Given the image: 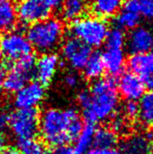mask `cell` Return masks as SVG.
<instances>
[{
    "mask_svg": "<svg viewBox=\"0 0 153 154\" xmlns=\"http://www.w3.org/2000/svg\"><path fill=\"white\" fill-rule=\"evenodd\" d=\"M117 86L111 78H99L90 90H82L77 95V103L82 108L87 123L95 124L112 119L119 106Z\"/></svg>",
    "mask_w": 153,
    "mask_h": 154,
    "instance_id": "cell-1",
    "label": "cell"
},
{
    "mask_svg": "<svg viewBox=\"0 0 153 154\" xmlns=\"http://www.w3.org/2000/svg\"><path fill=\"white\" fill-rule=\"evenodd\" d=\"M82 128L81 117L73 107L48 108L40 115L39 133L44 143L51 146L74 141Z\"/></svg>",
    "mask_w": 153,
    "mask_h": 154,
    "instance_id": "cell-2",
    "label": "cell"
},
{
    "mask_svg": "<svg viewBox=\"0 0 153 154\" xmlns=\"http://www.w3.org/2000/svg\"><path fill=\"white\" fill-rule=\"evenodd\" d=\"M26 37L30 45L41 53H50L62 43L64 35V26L57 18H47L29 26Z\"/></svg>",
    "mask_w": 153,
    "mask_h": 154,
    "instance_id": "cell-3",
    "label": "cell"
},
{
    "mask_svg": "<svg viewBox=\"0 0 153 154\" xmlns=\"http://www.w3.org/2000/svg\"><path fill=\"white\" fill-rule=\"evenodd\" d=\"M109 28L103 18L96 16H83L72 23V37L90 48H98L104 44Z\"/></svg>",
    "mask_w": 153,
    "mask_h": 154,
    "instance_id": "cell-4",
    "label": "cell"
},
{
    "mask_svg": "<svg viewBox=\"0 0 153 154\" xmlns=\"http://www.w3.org/2000/svg\"><path fill=\"white\" fill-rule=\"evenodd\" d=\"M39 121L36 108H17L9 115V128L18 140L30 139L39 133Z\"/></svg>",
    "mask_w": 153,
    "mask_h": 154,
    "instance_id": "cell-5",
    "label": "cell"
},
{
    "mask_svg": "<svg viewBox=\"0 0 153 154\" xmlns=\"http://www.w3.org/2000/svg\"><path fill=\"white\" fill-rule=\"evenodd\" d=\"M32 47L26 35L20 30H8L0 36V59L15 63L29 54Z\"/></svg>",
    "mask_w": 153,
    "mask_h": 154,
    "instance_id": "cell-6",
    "label": "cell"
},
{
    "mask_svg": "<svg viewBox=\"0 0 153 154\" xmlns=\"http://www.w3.org/2000/svg\"><path fill=\"white\" fill-rule=\"evenodd\" d=\"M36 59L34 55L29 54L15 62L9 72L4 77L3 89L9 94H15L34 75Z\"/></svg>",
    "mask_w": 153,
    "mask_h": 154,
    "instance_id": "cell-7",
    "label": "cell"
},
{
    "mask_svg": "<svg viewBox=\"0 0 153 154\" xmlns=\"http://www.w3.org/2000/svg\"><path fill=\"white\" fill-rule=\"evenodd\" d=\"M51 10L44 0H21L16 6L17 20L26 26L49 18Z\"/></svg>",
    "mask_w": 153,
    "mask_h": 154,
    "instance_id": "cell-8",
    "label": "cell"
},
{
    "mask_svg": "<svg viewBox=\"0 0 153 154\" xmlns=\"http://www.w3.org/2000/svg\"><path fill=\"white\" fill-rule=\"evenodd\" d=\"M62 54L64 60L74 69H83L92 54V50L86 44L74 37L67 38L62 47Z\"/></svg>",
    "mask_w": 153,
    "mask_h": 154,
    "instance_id": "cell-9",
    "label": "cell"
},
{
    "mask_svg": "<svg viewBox=\"0 0 153 154\" xmlns=\"http://www.w3.org/2000/svg\"><path fill=\"white\" fill-rule=\"evenodd\" d=\"M14 95L13 103L16 108H36L45 97V88L38 81H32L27 82Z\"/></svg>",
    "mask_w": 153,
    "mask_h": 154,
    "instance_id": "cell-10",
    "label": "cell"
},
{
    "mask_svg": "<svg viewBox=\"0 0 153 154\" xmlns=\"http://www.w3.org/2000/svg\"><path fill=\"white\" fill-rule=\"evenodd\" d=\"M125 45L131 55L144 54L152 51L153 28L145 26H138L128 34Z\"/></svg>",
    "mask_w": 153,
    "mask_h": 154,
    "instance_id": "cell-11",
    "label": "cell"
},
{
    "mask_svg": "<svg viewBox=\"0 0 153 154\" xmlns=\"http://www.w3.org/2000/svg\"><path fill=\"white\" fill-rule=\"evenodd\" d=\"M116 86L118 93L127 102H136L145 93L146 85L134 72L128 71L120 75Z\"/></svg>",
    "mask_w": 153,
    "mask_h": 154,
    "instance_id": "cell-12",
    "label": "cell"
},
{
    "mask_svg": "<svg viewBox=\"0 0 153 154\" xmlns=\"http://www.w3.org/2000/svg\"><path fill=\"white\" fill-rule=\"evenodd\" d=\"M142 21L138 0H126L123 2L118 13L115 15V27L120 29L132 30L139 26Z\"/></svg>",
    "mask_w": 153,
    "mask_h": 154,
    "instance_id": "cell-13",
    "label": "cell"
},
{
    "mask_svg": "<svg viewBox=\"0 0 153 154\" xmlns=\"http://www.w3.org/2000/svg\"><path fill=\"white\" fill-rule=\"evenodd\" d=\"M122 154H150L153 151L151 133H135L125 137L121 143Z\"/></svg>",
    "mask_w": 153,
    "mask_h": 154,
    "instance_id": "cell-14",
    "label": "cell"
},
{
    "mask_svg": "<svg viewBox=\"0 0 153 154\" xmlns=\"http://www.w3.org/2000/svg\"><path fill=\"white\" fill-rule=\"evenodd\" d=\"M128 64L131 71L138 75L144 84L153 87V50L144 54L132 55Z\"/></svg>",
    "mask_w": 153,
    "mask_h": 154,
    "instance_id": "cell-15",
    "label": "cell"
},
{
    "mask_svg": "<svg viewBox=\"0 0 153 154\" xmlns=\"http://www.w3.org/2000/svg\"><path fill=\"white\" fill-rule=\"evenodd\" d=\"M60 66L59 57L54 53H44L38 60H36L34 75L38 82L42 85L49 84L54 78Z\"/></svg>",
    "mask_w": 153,
    "mask_h": 154,
    "instance_id": "cell-16",
    "label": "cell"
},
{
    "mask_svg": "<svg viewBox=\"0 0 153 154\" xmlns=\"http://www.w3.org/2000/svg\"><path fill=\"white\" fill-rule=\"evenodd\" d=\"M103 62L104 69L111 75H119L123 72L126 64V55L121 48L106 47V50L100 54Z\"/></svg>",
    "mask_w": 153,
    "mask_h": 154,
    "instance_id": "cell-17",
    "label": "cell"
},
{
    "mask_svg": "<svg viewBox=\"0 0 153 154\" xmlns=\"http://www.w3.org/2000/svg\"><path fill=\"white\" fill-rule=\"evenodd\" d=\"M139 100V111L136 120L143 127H153V89L149 92L144 93Z\"/></svg>",
    "mask_w": 153,
    "mask_h": 154,
    "instance_id": "cell-18",
    "label": "cell"
},
{
    "mask_svg": "<svg viewBox=\"0 0 153 154\" xmlns=\"http://www.w3.org/2000/svg\"><path fill=\"white\" fill-rule=\"evenodd\" d=\"M92 11L96 17L111 18L118 13L123 0H89Z\"/></svg>",
    "mask_w": 153,
    "mask_h": 154,
    "instance_id": "cell-19",
    "label": "cell"
},
{
    "mask_svg": "<svg viewBox=\"0 0 153 154\" xmlns=\"http://www.w3.org/2000/svg\"><path fill=\"white\" fill-rule=\"evenodd\" d=\"M61 8V16L66 22L73 23L84 16L87 9L86 0H64Z\"/></svg>",
    "mask_w": 153,
    "mask_h": 154,
    "instance_id": "cell-20",
    "label": "cell"
},
{
    "mask_svg": "<svg viewBox=\"0 0 153 154\" xmlns=\"http://www.w3.org/2000/svg\"><path fill=\"white\" fill-rule=\"evenodd\" d=\"M17 22L16 6L9 0L0 1V32L11 30Z\"/></svg>",
    "mask_w": 153,
    "mask_h": 154,
    "instance_id": "cell-21",
    "label": "cell"
},
{
    "mask_svg": "<svg viewBox=\"0 0 153 154\" xmlns=\"http://www.w3.org/2000/svg\"><path fill=\"white\" fill-rule=\"evenodd\" d=\"M118 141V137L111 128L102 127L95 130L93 145L95 148H113Z\"/></svg>",
    "mask_w": 153,
    "mask_h": 154,
    "instance_id": "cell-22",
    "label": "cell"
},
{
    "mask_svg": "<svg viewBox=\"0 0 153 154\" xmlns=\"http://www.w3.org/2000/svg\"><path fill=\"white\" fill-rule=\"evenodd\" d=\"M95 127L94 124L87 123L83 125V128L79 135L76 137L74 150L76 154H86L93 146V140H94L95 134Z\"/></svg>",
    "mask_w": 153,
    "mask_h": 154,
    "instance_id": "cell-23",
    "label": "cell"
},
{
    "mask_svg": "<svg viewBox=\"0 0 153 154\" xmlns=\"http://www.w3.org/2000/svg\"><path fill=\"white\" fill-rule=\"evenodd\" d=\"M84 75L89 80H96L102 77L104 72V66L102 56L99 53H92L89 60L83 67Z\"/></svg>",
    "mask_w": 153,
    "mask_h": 154,
    "instance_id": "cell-24",
    "label": "cell"
},
{
    "mask_svg": "<svg viewBox=\"0 0 153 154\" xmlns=\"http://www.w3.org/2000/svg\"><path fill=\"white\" fill-rule=\"evenodd\" d=\"M17 148L22 154H45V146L42 141L35 137L19 140L17 141Z\"/></svg>",
    "mask_w": 153,
    "mask_h": 154,
    "instance_id": "cell-25",
    "label": "cell"
},
{
    "mask_svg": "<svg viewBox=\"0 0 153 154\" xmlns=\"http://www.w3.org/2000/svg\"><path fill=\"white\" fill-rule=\"evenodd\" d=\"M106 47L121 48L123 49L126 43V35L124 31L118 27H114L108 31L106 39Z\"/></svg>",
    "mask_w": 153,
    "mask_h": 154,
    "instance_id": "cell-26",
    "label": "cell"
},
{
    "mask_svg": "<svg viewBox=\"0 0 153 154\" xmlns=\"http://www.w3.org/2000/svg\"><path fill=\"white\" fill-rule=\"evenodd\" d=\"M142 17L153 22V0H138Z\"/></svg>",
    "mask_w": 153,
    "mask_h": 154,
    "instance_id": "cell-27",
    "label": "cell"
},
{
    "mask_svg": "<svg viewBox=\"0 0 153 154\" xmlns=\"http://www.w3.org/2000/svg\"><path fill=\"white\" fill-rule=\"evenodd\" d=\"M138 103L136 102H127L123 107V113L126 119L135 120L138 118Z\"/></svg>",
    "mask_w": 153,
    "mask_h": 154,
    "instance_id": "cell-28",
    "label": "cell"
},
{
    "mask_svg": "<svg viewBox=\"0 0 153 154\" xmlns=\"http://www.w3.org/2000/svg\"><path fill=\"white\" fill-rule=\"evenodd\" d=\"M86 154H122V152L116 149L115 147L113 148H93L90 149Z\"/></svg>",
    "mask_w": 153,
    "mask_h": 154,
    "instance_id": "cell-29",
    "label": "cell"
},
{
    "mask_svg": "<svg viewBox=\"0 0 153 154\" xmlns=\"http://www.w3.org/2000/svg\"><path fill=\"white\" fill-rule=\"evenodd\" d=\"M64 83L67 87L69 88H75L79 84V77L75 73H68L64 77Z\"/></svg>",
    "mask_w": 153,
    "mask_h": 154,
    "instance_id": "cell-30",
    "label": "cell"
},
{
    "mask_svg": "<svg viewBox=\"0 0 153 154\" xmlns=\"http://www.w3.org/2000/svg\"><path fill=\"white\" fill-rule=\"evenodd\" d=\"M52 154H76V152L73 146H70L69 144H63L56 146Z\"/></svg>",
    "mask_w": 153,
    "mask_h": 154,
    "instance_id": "cell-31",
    "label": "cell"
},
{
    "mask_svg": "<svg viewBox=\"0 0 153 154\" xmlns=\"http://www.w3.org/2000/svg\"><path fill=\"white\" fill-rule=\"evenodd\" d=\"M9 129V115L5 112H0V136H3Z\"/></svg>",
    "mask_w": 153,
    "mask_h": 154,
    "instance_id": "cell-32",
    "label": "cell"
},
{
    "mask_svg": "<svg viewBox=\"0 0 153 154\" xmlns=\"http://www.w3.org/2000/svg\"><path fill=\"white\" fill-rule=\"evenodd\" d=\"M44 1L47 3V5L49 6L51 9H55V8L61 7L64 0H44Z\"/></svg>",
    "mask_w": 153,
    "mask_h": 154,
    "instance_id": "cell-33",
    "label": "cell"
},
{
    "mask_svg": "<svg viewBox=\"0 0 153 154\" xmlns=\"http://www.w3.org/2000/svg\"><path fill=\"white\" fill-rule=\"evenodd\" d=\"M0 154H22V153L19 151L18 148L10 146V147H4L2 149V151L0 152Z\"/></svg>",
    "mask_w": 153,
    "mask_h": 154,
    "instance_id": "cell-34",
    "label": "cell"
},
{
    "mask_svg": "<svg viewBox=\"0 0 153 154\" xmlns=\"http://www.w3.org/2000/svg\"><path fill=\"white\" fill-rule=\"evenodd\" d=\"M6 74V70H5V66L0 63V94H1V91L3 89V81H4V77Z\"/></svg>",
    "mask_w": 153,
    "mask_h": 154,
    "instance_id": "cell-35",
    "label": "cell"
},
{
    "mask_svg": "<svg viewBox=\"0 0 153 154\" xmlns=\"http://www.w3.org/2000/svg\"><path fill=\"white\" fill-rule=\"evenodd\" d=\"M4 147H5V139L2 136H0V152L2 151Z\"/></svg>",
    "mask_w": 153,
    "mask_h": 154,
    "instance_id": "cell-36",
    "label": "cell"
},
{
    "mask_svg": "<svg viewBox=\"0 0 153 154\" xmlns=\"http://www.w3.org/2000/svg\"><path fill=\"white\" fill-rule=\"evenodd\" d=\"M45 154H52V153H45Z\"/></svg>",
    "mask_w": 153,
    "mask_h": 154,
    "instance_id": "cell-37",
    "label": "cell"
},
{
    "mask_svg": "<svg viewBox=\"0 0 153 154\" xmlns=\"http://www.w3.org/2000/svg\"><path fill=\"white\" fill-rule=\"evenodd\" d=\"M0 1H1V0H0Z\"/></svg>",
    "mask_w": 153,
    "mask_h": 154,
    "instance_id": "cell-38",
    "label": "cell"
}]
</instances>
